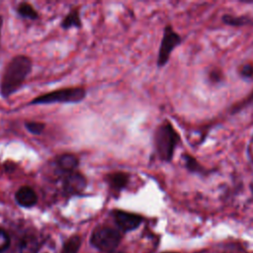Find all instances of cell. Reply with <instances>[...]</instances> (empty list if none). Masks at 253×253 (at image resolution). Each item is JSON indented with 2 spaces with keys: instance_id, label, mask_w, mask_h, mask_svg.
<instances>
[{
  "instance_id": "12",
  "label": "cell",
  "mask_w": 253,
  "mask_h": 253,
  "mask_svg": "<svg viewBox=\"0 0 253 253\" xmlns=\"http://www.w3.org/2000/svg\"><path fill=\"white\" fill-rule=\"evenodd\" d=\"M17 13L23 18L31 19V20H36L39 17V14L35 10V8L30 3H27V2H23L18 5Z\"/></svg>"
},
{
  "instance_id": "17",
  "label": "cell",
  "mask_w": 253,
  "mask_h": 253,
  "mask_svg": "<svg viewBox=\"0 0 253 253\" xmlns=\"http://www.w3.org/2000/svg\"><path fill=\"white\" fill-rule=\"evenodd\" d=\"M26 128L33 134H41L44 129V124L36 121H30L25 123Z\"/></svg>"
},
{
  "instance_id": "20",
  "label": "cell",
  "mask_w": 253,
  "mask_h": 253,
  "mask_svg": "<svg viewBox=\"0 0 253 253\" xmlns=\"http://www.w3.org/2000/svg\"><path fill=\"white\" fill-rule=\"evenodd\" d=\"M2 26H3V18L0 16V38H1V30H2Z\"/></svg>"
},
{
  "instance_id": "2",
  "label": "cell",
  "mask_w": 253,
  "mask_h": 253,
  "mask_svg": "<svg viewBox=\"0 0 253 253\" xmlns=\"http://www.w3.org/2000/svg\"><path fill=\"white\" fill-rule=\"evenodd\" d=\"M180 140L179 133L168 121L159 125L154 132V147L158 158L163 162H170Z\"/></svg>"
},
{
  "instance_id": "9",
  "label": "cell",
  "mask_w": 253,
  "mask_h": 253,
  "mask_svg": "<svg viewBox=\"0 0 253 253\" xmlns=\"http://www.w3.org/2000/svg\"><path fill=\"white\" fill-rule=\"evenodd\" d=\"M79 164L78 158L71 153H63L56 158V166L64 174L74 172Z\"/></svg>"
},
{
  "instance_id": "4",
  "label": "cell",
  "mask_w": 253,
  "mask_h": 253,
  "mask_svg": "<svg viewBox=\"0 0 253 253\" xmlns=\"http://www.w3.org/2000/svg\"><path fill=\"white\" fill-rule=\"evenodd\" d=\"M91 244L104 252L114 251L121 241V234L112 227L99 226L91 236Z\"/></svg>"
},
{
  "instance_id": "3",
  "label": "cell",
  "mask_w": 253,
  "mask_h": 253,
  "mask_svg": "<svg viewBox=\"0 0 253 253\" xmlns=\"http://www.w3.org/2000/svg\"><path fill=\"white\" fill-rule=\"evenodd\" d=\"M86 97L83 87H68L42 94L34 98L29 105H46L53 103H78Z\"/></svg>"
},
{
  "instance_id": "19",
  "label": "cell",
  "mask_w": 253,
  "mask_h": 253,
  "mask_svg": "<svg viewBox=\"0 0 253 253\" xmlns=\"http://www.w3.org/2000/svg\"><path fill=\"white\" fill-rule=\"evenodd\" d=\"M239 74L243 78H252L253 77V64L252 63H244L240 66L238 70Z\"/></svg>"
},
{
  "instance_id": "15",
  "label": "cell",
  "mask_w": 253,
  "mask_h": 253,
  "mask_svg": "<svg viewBox=\"0 0 253 253\" xmlns=\"http://www.w3.org/2000/svg\"><path fill=\"white\" fill-rule=\"evenodd\" d=\"M184 158V165L185 167L192 173H203L204 172V168L202 167V165L199 164V162L191 155L189 154H185L183 156Z\"/></svg>"
},
{
  "instance_id": "16",
  "label": "cell",
  "mask_w": 253,
  "mask_h": 253,
  "mask_svg": "<svg viewBox=\"0 0 253 253\" xmlns=\"http://www.w3.org/2000/svg\"><path fill=\"white\" fill-rule=\"evenodd\" d=\"M80 244H81L80 237L77 235H74L66 241V243L62 248L61 253H77L80 247Z\"/></svg>"
},
{
  "instance_id": "8",
  "label": "cell",
  "mask_w": 253,
  "mask_h": 253,
  "mask_svg": "<svg viewBox=\"0 0 253 253\" xmlns=\"http://www.w3.org/2000/svg\"><path fill=\"white\" fill-rule=\"evenodd\" d=\"M15 200L17 204L23 208H32L37 204L38 196L32 187L22 186L17 190Z\"/></svg>"
},
{
  "instance_id": "6",
  "label": "cell",
  "mask_w": 253,
  "mask_h": 253,
  "mask_svg": "<svg viewBox=\"0 0 253 253\" xmlns=\"http://www.w3.org/2000/svg\"><path fill=\"white\" fill-rule=\"evenodd\" d=\"M87 186V180L84 175L74 171L64 174L62 179V188L67 195H76L84 191Z\"/></svg>"
},
{
  "instance_id": "14",
  "label": "cell",
  "mask_w": 253,
  "mask_h": 253,
  "mask_svg": "<svg viewBox=\"0 0 253 253\" xmlns=\"http://www.w3.org/2000/svg\"><path fill=\"white\" fill-rule=\"evenodd\" d=\"M38 248V242L36 238L32 236H26L21 241L20 251L21 253H35Z\"/></svg>"
},
{
  "instance_id": "13",
  "label": "cell",
  "mask_w": 253,
  "mask_h": 253,
  "mask_svg": "<svg viewBox=\"0 0 253 253\" xmlns=\"http://www.w3.org/2000/svg\"><path fill=\"white\" fill-rule=\"evenodd\" d=\"M222 21L224 24L229 25V26H234V27H240V26H245L248 25L251 22V20L247 17L244 16H233V15H224L222 17Z\"/></svg>"
},
{
  "instance_id": "21",
  "label": "cell",
  "mask_w": 253,
  "mask_h": 253,
  "mask_svg": "<svg viewBox=\"0 0 253 253\" xmlns=\"http://www.w3.org/2000/svg\"><path fill=\"white\" fill-rule=\"evenodd\" d=\"M109 253H124V252H121V251H116V250H114V251H112V252H109Z\"/></svg>"
},
{
  "instance_id": "11",
  "label": "cell",
  "mask_w": 253,
  "mask_h": 253,
  "mask_svg": "<svg viewBox=\"0 0 253 253\" xmlns=\"http://www.w3.org/2000/svg\"><path fill=\"white\" fill-rule=\"evenodd\" d=\"M61 28L64 30H68L71 28H81L82 27V22L80 18V14L78 9H72L61 21L60 24Z\"/></svg>"
},
{
  "instance_id": "5",
  "label": "cell",
  "mask_w": 253,
  "mask_h": 253,
  "mask_svg": "<svg viewBox=\"0 0 253 253\" xmlns=\"http://www.w3.org/2000/svg\"><path fill=\"white\" fill-rule=\"evenodd\" d=\"M182 42V39L179 34H177L170 25L165 26L163 30V36L160 42L158 56H157V66L163 67L168 62L172 51Z\"/></svg>"
},
{
  "instance_id": "22",
  "label": "cell",
  "mask_w": 253,
  "mask_h": 253,
  "mask_svg": "<svg viewBox=\"0 0 253 253\" xmlns=\"http://www.w3.org/2000/svg\"><path fill=\"white\" fill-rule=\"evenodd\" d=\"M163 253H176V252H163Z\"/></svg>"
},
{
  "instance_id": "7",
  "label": "cell",
  "mask_w": 253,
  "mask_h": 253,
  "mask_svg": "<svg viewBox=\"0 0 253 253\" xmlns=\"http://www.w3.org/2000/svg\"><path fill=\"white\" fill-rule=\"evenodd\" d=\"M113 215L118 226L124 231L133 230L142 222V217L139 214L125 211H115Z\"/></svg>"
},
{
  "instance_id": "1",
  "label": "cell",
  "mask_w": 253,
  "mask_h": 253,
  "mask_svg": "<svg viewBox=\"0 0 253 253\" xmlns=\"http://www.w3.org/2000/svg\"><path fill=\"white\" fill-rule=\"evenodd\" d=\"M32 70V60L29 56L18 54L14 56L6 65L1 82L0 94L3 98H8L18 91L27 76Z\"/></svg>"
},
{
  "instance_id": "10",
  "label": "cell",
  "mask_w": 253,
  "mask_h": 253,
  "mask_svg": "<svg viewBox=\"0 0 253 253\" xmlns=\"http://www.w3.org/2000/svg\"><path fill=\"white\" fill-rule=\"evenodd\" d=\"M129 181V175L126 172H115L107 175V182L109 186L115 191L125 189Z\"/></svg>"
},
{
  "instance_id": "18",
  "label": "cell",
  "mask_w": 253,
  "mask_h": 253,
  "mask_svg": "<svg viewBox=\"0 0 253 253\" xmlns=\"http://www.w3.org/2000/svg\"><path fill=\"white\" fill-rule=\"evenodd\" d=\"M9 246H10V237L4 229L0 228V253L7 250Z\"/></svg>"
}]
</instances>
